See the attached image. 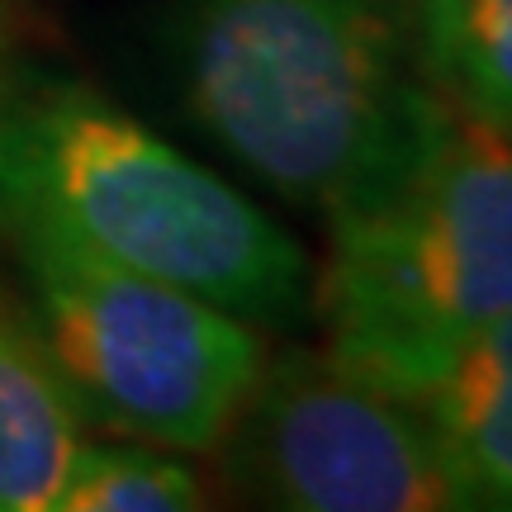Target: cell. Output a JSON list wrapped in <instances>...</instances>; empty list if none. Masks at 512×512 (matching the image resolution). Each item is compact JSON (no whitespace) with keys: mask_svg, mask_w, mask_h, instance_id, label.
Masks as SVG:
<instances>
[{"mask_svg":"<svg viewBox=\"0 0 512 512\" xmlns=\"http://www.w3.org/2000/svg\"><path fill=\"white\" fill-rule=\"evenodd\" d=\"M328 214V356L413 403L475 332L512 313V133L432 81L399 143Z\"/></svg>","mask_w":512,"mask_h":512,"instance_id":"1","label":"cell"},{"mask_svg":"<svg viewBox=\"0 0 512 512\" xmlns=\"http://www.w3.org/2000/svg\"><path fill=\"white\" fill-rule=\"evenodd\" d=\"M0 214L53 223L247 323L285 328L309 309V252L266 209L81 86L0 100Z\"/></svg>","mask_w":512,"mask_h":512,"instance_id":"2","label":"cell"},{"mask_svg":"<svg viewBox=\"0 0 512 512\" xmlns=\"http://www.w3.org/2000/svg\"><path fill=\"white\" fill-rule=\"evenodd\" d=\"M403 0H190L181 86L256 181L332 209L399 143L427 81L408 76Z\"/></svg>","mask_w":512,"mask_h":512,"instance_id":"3","label":"cell"},{"mask_svg":"<svg viewBox=\"0 0 512 512\" xmlns=\"http://www.w3.org/2000/svg\"><path fill=\"white\" fill-rule=\"evenodd\" d=\"M81 413L162 451H214L261 380L256 323L200 294L114 266L53 223L0 214Z\"/></svg>","mask_w":512,"mask_h":512,"instance_id":"4","label":"cell"},{"mask_svg":"<svg viewBox=\"0 0 512 512\" xmlns=\"http://www.w3.org/2000/svg\"><path fill=\"white\" fill-rule=\"evenodd\" d=\"M242 494L290 512H456L413 403L356 380L328 351H285L233 422Z\"/></svg>","mask_w":512,"mask_h":512,"instance_id":"5","label":"cell"},{"mask_svg":"<svg viewBox=\"0 0 512 512\" xmlns=\"http://www.w3.org/2000/svg\"><path fill=\"white\" fill-rule=\"evenodd\" d=\"M413 408L460 508L512 512V313L475 332Z\"/></svg>","mask_w":512,"mask_h":512,"instance_id":"6","label":"cell"},{"mask_svg":"<svg viewBox=\"0 0 512 512\" xmlns=\"http://www.w3.org/2000/svg\"><path fill=\"white\" fill-rule=\"evenodd\" d=\"M81 418L48 342L0 299V512H53L81 451Z\"/></svg>","mask_w":512,"mask_h":512,"instance_id":"7","label":"cell"},{"mask_svg":"<svg viewBox=\"0 0 512 512\" xmlns=\"http://www.w3.org/2000/svg\"><path fill=\"white\" fill-rule=\"evenodd\" d=\"M418 57L460 110L512 133V0H460Z\"/></svg>","mask_w":512,"mask_h":512,"instance_id":"8","label":"cell"},{"mask_svg":"<svg viewBox=\"0 0 512 512\" xmlns=\"http://www.w3.org/2000/svg\"><path fill=\"white\" fill-rule=\"evenodd\" d=\"M204 484L162 446H91L81 441L53 512H190Z\"/></svg>","mask_w":512,"mask_h":512,"instance_id":"9","label":"cell"},{"mask_svg":"<svg viewBox=\"0 0 512 512\" xmlns=\"http://www.w3.org/2000/svg\"><path fill=\"white\" fill-rule=\"evenodd\" d=\"M456 5L460 0H403V10H408V19H413V38H418V48L437 34L441 24H446V15H451Z\"/></svg>","mask_w":512,"mask_h":512,"instance_id":"10","label":"cell"}]
</instances>
